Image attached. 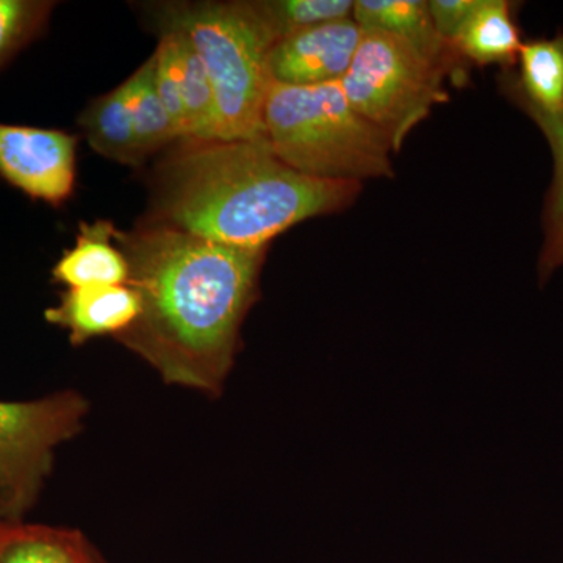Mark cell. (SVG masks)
Masks as SVG:
<instances>
[{
	"label": "cell",
	"instance_id": "cell-3",
	"mask_svg": "<svg viewBox=\"0 0 563 563\" xmlns=\"http://www.w3.org/2000/svg\"><path fill=\"white\" fill-rule=\"evenodd\" d=\"M263 133L274 154L313 179L393 177L391 141L347 101L340 81L269 84Z\"/></svg>",
	"mask_w": 563,
	"mask_h": 563
},
{
	"label": "cell",
	"instance_id": "cell-11",
	"mask_svg": "<svg viewBox=\"0 0 563 563\" xmlns=\"http://www.w3.org/2000/svg\"><path fill=\"white\" fill-rule=\"evenodd\" d=\"M113 222L81 221L76 244L62 255L52 269L54 280L68 288L95 285H128L129 263L114 243Z\"/></svg>",
	"mask_w": 563,
	"mask_h": 563
},
{
	"label": "cell",
	"instance_id": "cell-21",
	"mask_svg": "<svg viewBox=\"0 0 563 563\" xmlns=\"http://www.w3.org/2000/svg\"><path fill=\"white\" fill-rule=\"evenodd\" d=\"M155 57V84L161 95L163 106L168 111L169 118L180 140H188L187 111H185L184 99H181L179 77H177L176 65L172 47L168 41L162 38L158 43Z\"/></svg>",
	"mask_w": 563,
	"mask_h": 563
},
{
	"label": "cell",
	"instance_id": "cell-13",
	"mask_svg": "<svg viewBox=\"0 0 563 563\" xmlns=\"http://www.w3.org/2000/svg\"><path fill=\"white\" fill-rule=\"evenodd\" d=\"M453 46L463 60L479 66H514L523 41L515 22L512 3L507 0H481L479 9L463 25Z\"/></svg>",
	"mask_w": 563,
	"mask_h": 563
},
{
	"label": "cell",
	"instance_id": "cell-22",
	"mask_svg": "<svg viewBox=\"0 0 563 563\" xmlns=\"http://www.w3.org/2000/svg\"><path fill=\"white\" fill-rule=\"evenodd\" d=\"M481 0H432L429 10L437 32L444 41L454 44L463 25L479 9Z\"/></svg>",
	"mask_w": 563,
	"mask_h": 563
},
{
	"label": "cell",
	"instance_id": "cell-10",
	"mask_svg": "<svg viewBox=\"0 0 563 563\" xmlns=\"http://www.w3.org/2000/svg\"><path fill=\"white\" fill-rule=\"evenodd\" d=\"M140 313L139 292L129 285H95L68 288L44 317L69 331L70 343L81 344L92 336L120 335Z\"/></svg>",
	"mask_w": 563,
	"mask_h": 563
},
{
	"label": "cell",
	"instance_id": "cell-16",
	"mask_svg": "<svg viewBox=\"0 0 563 563\" xmlns=\"http://www.w3.org/2000/svg\"><path fill=\"white\" fill-rule=\"evenodd\" d=\"M122 85L128 92L129 110L136 139L147 157L152 152L161 151L173 141L180 140L158 95L154 55Z\"/></svg>",
	"mask_w": 563,
	"mask_h": 563
},
{
	"label": "cell",
	"instance_id": "cell-9",
	"mask_svg": "<svg viewBox=\"0 0 563 563\" xmlns=\"http://www.w3.org/2000/svg\"><path fill=\"white\" fill-rule=\"evenodd\" d=\"M352 20L362 31L383 32L401 40L424 60L446 76L461 74L463 58L453 44L444 41L433 24L429 2L424 0H357Z\"/></svg>",
	"mask_w": 563,
	"mask_h": 563
},
{
	"label": "cell",
	"instance_id": "cell-7",
	"mask_svg": "<svg viewBox=\"0 0 563 563\" xmlns=\"http://www.w3.org/2000/svg\"><path fill=\"white\" fill-rule=\"evenodd\" d=\"M77 143L68 132L0 124V176L32 199L62 206L76 188Z\"/></svg>",
	"mask_w": 563,
	"mask_h": 563
},
{
	"label": "cell",
	"instance_id": "cell-1",
	"mask_svg": "<svg viewBox=\"0 0 563 563\" xmlns=\"http://www.w3.org/2000/svg\"><path fill=\"white\" fill-rule=\"evenodd\" d=\"M140 317L118 336L166 383L214 390L231 369L268 247H235L166 228L114 233Z\"/></svg>",
	"mask_w": 563,
	"mask_h": 563
},
{
	"label": "cell",
	"instance_id": "cell-23",
	"mask_svg": "<svg viewBox=\"0 0 563 563\" xmlns=\"http://www.w3.org/2000/svg\"><path fill=\"white\" fill-rule=\"evenodd\" d=\"M18 525L0 521V553H2L3 547L9 542L10 537L13 536L14 529H16Z\"/></svg>",
	"mask_w": 563,
	"mask_h": 563
},
{
	"label": "cell",
	"instance_id": "cell-18",
	"mask_svg": "<svg viewBox=\"0 0 563 563\" xmlns=\"http://www.w3.org/2000/svg\"><path fill=\"white\" fill-rule=\"evenodd\" d=\"M0 563H99L91 558L87 544L74 533L22 526L0 553Z\"/></svg>",
	"mask_w": 563,
	"mask_h": 563
},
{
	"label": "cell",
	"instance_id": "cell-2",
	"mask_svg": "<svg viewBox=\"0 0 563 563\" xmlns=\"http://www.w3.org/2000/svg\"><path fill=\"white\" fill-rule=\"evenodd\" d=\"M158 166L152 224L235 247H268L292 225L351 207L363 185L313 179L265 140H184Z\"/></svg>",
	"mask_w": 563,
	"mask_h": 563
},
{
	"label": "cell",
	"instance_id": "cell-19",
	"mask_svg": "<svg viewBox=\"0 0 563 563\" xmlns=\"http://www.w3.org/2000/svg\"><path fill=\"white\" fill-rule=\"evenodd\" d=\"M255 7L277 43L306 29L352 20L354 0H265Z\"/></svg>",
	"mask_w": 563,
	"mask_h": 563
},
{
	"label": "cell",
	"instance_id": "cell-14",
	"mask_svg": "<svg viewBox=\"0 0 563 563\" xmlns=\"http://www.w3.org/2000/svg\"><path fill=\"white\" fill-rule=\"evenodd\" d=\"M79 124L92 150L103 157L133 168L146 161L133 129L124 85L96 98L80 114Z\"/></svg>",
	"mask_w": 563,
	"mask_h": 563
},
{
	"label": "cell",
	"instance_id": "cell-12",
	"mask_svg": "<svg viewBox=\"0 0 563 563\" xmlns=\"http://www.w3.org/2000/svg\"><path fill=\"white\" fill-rule=\"evenodd\" d=\"M517 63L518 77L507 80L515 102L544 114L563 113V33L523 43Z\"/></svg>",
	"mask_w": 563,
	"mask_h": 563
},
{
	"label": "cell",
	"instance_id": "cell-5",
	"mask_svg": "<svg viewBox=\"0 0 563 563\" xmlns=\"http://www.w3.org/2000/svg\"><path fill=\"white\" fill-rule=\"evenodd\" d=\"M444 77L443 70L401 40L363 31L354 60L340 85L351 106L383 131L393 151L398 152L432 107L448 101Z\"/></svg>",
	"mask_w": 563,
	"mask_h": 563
},
{
	"label": "cell",
	"instance_id": "cell-6",
	"mask_svg": "<svg viewBox=\"0 0 563 563\" xmlns=\"http://www.w3.org/2000/svg\"><path fill=\"white\" fill-rule=\"evenodd\" d=\"M85 412L87 404L74 393L0 401V521L21 523L51 473L55 448L76 435Z\"/></svg>",
	"mask_w": 563,
	"mask_h": 563
},
{
	"label": "cell",
	"instance_id": "cell-8",
	"mask_svg": "<svg viewBox=\"0 0 563 563\" xmlns=\"http://www.w3.org/2000/svg\"><path fill=\"white\" fill-rule=\"evenodd\" d=\"M362 36L357 22L344 20L277 41L268 55L269 81L282 85L340 81L354 60Z\"/></svg>",
	"mask_w": 563,
	"mask_h": 563
},
{
	"label": "cell",
	"instance_id": "cell-4",
	"mask_svg": "<svg viewBox=\"0 0 563 563\" xmlns=\"http://www.w3.org/2000/svg\"><path fill=\"white\" fill-rule=\"evenodd\" d=\"M157 24L179 29L206 65L217 106V140H265L268 55L276 44L255 2L162 3Z\"/></svg>",
	"mask_w": 563,
	"mask_h": 563
},
{
	"label": "cell",
	"instance_id": "cell-20",
	"mask_svg": "<svg viewBox=\"0 0 563 563\" xmlns=\"http://www.w3.org/2000/svg\"><path fill=\"white\" fill-rule=\"evenodd\" d=\"M52 10V2L0 0V69L46 27Z\"/></svg>",
	"mask_w": 563,
	"mask_h": 563
},
{
	"label": "cell",
	"instance_id": "cell-15",
	"mask_svg": "<svg viewBox=\"0 0 563 563\" xmlns=\"http://www.w3.org/2000/svg\"><path fill=\"white\" fill-rule=\"evenodd\" d=\"M158 35L168 41L187 111L188 140H217V106L206 65L188 36L172 25L158 24Z\"/></svg>",
	"mask_w": 563,
	"mask_h": 563
},
{
	"label": "cell",
	"instance_id": "cell-17",
	"mask_svg": "<svg viewBox=\"0 0 563 563\" xmlns=\"http://www.w3.org/2000/svg\"><path fill=\"white\" fill-rule=\"evenodd\" d=\"M523 110L539 125L550 144L554 161L553 184L544 209V240L539 265L540 276L544 282L563 265V113L544 114L532 109Z\"/></svg>",
	"mask_w": 563,
	"mask_h": 563
}]
</instances>
